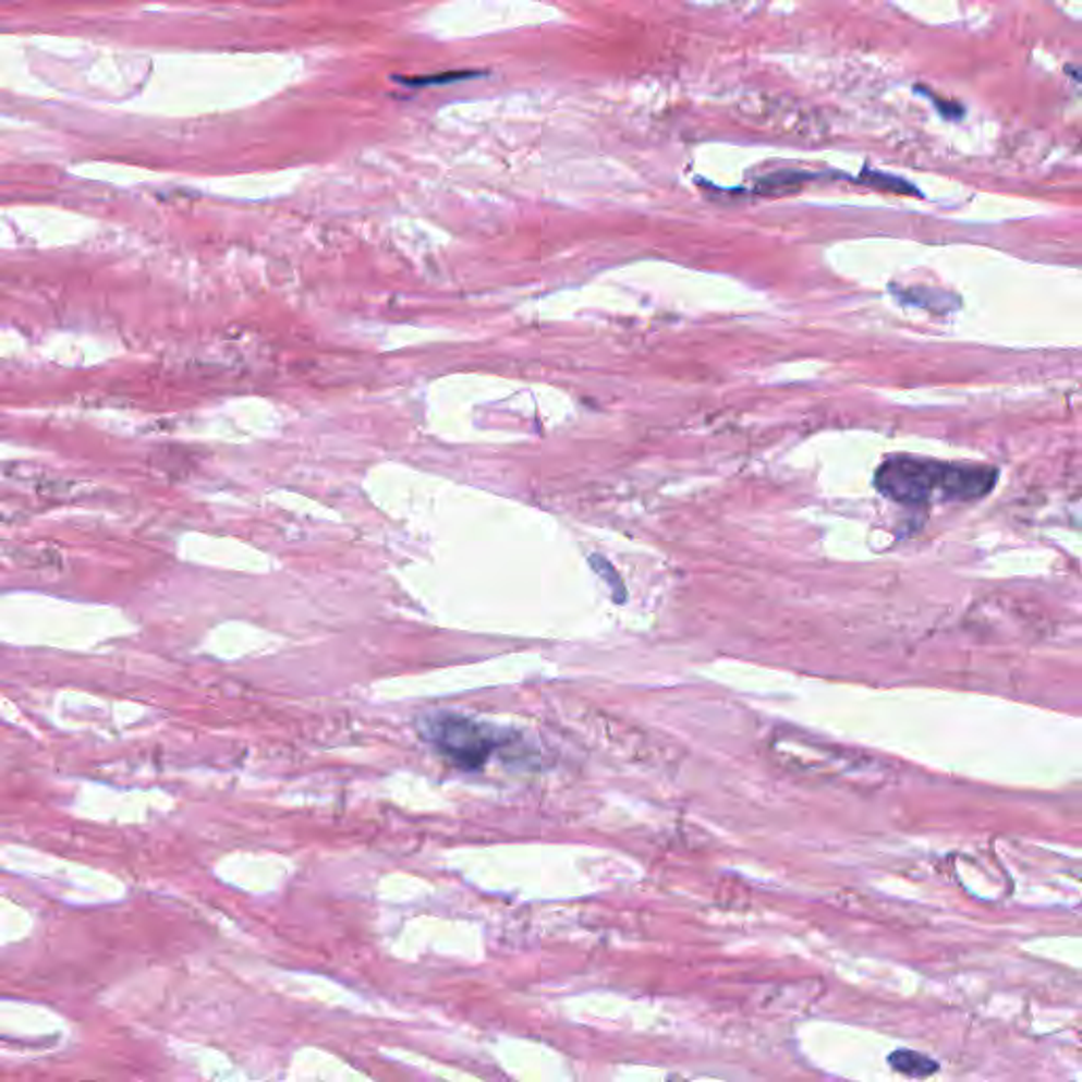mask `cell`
<instances>
[{"label":"cell","mask_w":1082,"mask_h":1082,"mask_svg":"<svg viewBox=\"0 0 1082 1082\" xmlns=\"http://www.w3.org/2000/svg\"><path fill=\"white\" fill-rule=\"evenodd\" d=\"M996 483V467L911 454L890 457L875 472V489L903 506L973 501L989 495Z\"/></svg>","instance_id":"cell-1"},{"label":"cell","mask_w":1082,"mask_h":1082,"mask_svg":"<svg viewBox=\"0 0 1082 1082\" xmlns=\"http://www.w3.org/2000/svg\"><path fill=\"white\" fill-rule=\"evenodd\" d=\"M421 732L445 757L465 769L483 768L499 746V735L490 726L451 713L425 717Z\"/></svg>","instance_id":"cell-2"},{"label":"cell","mask_w":1082,"mask_h":1082,"mask_svg":"<svg viewBox=\"0 0 1082 1082\" xmlns=\"http://www.w3.org/2000/svg\"><path fill=\"white\" fill-rule=\"evenodd\" d=\"M890 1066L905 1074V1077H913V1079H928L933 1074H937L939 1070V1063L917 1050H908V1048H899L895 1053H890L888 1057Z\"/></svg>","instance_id":"cell-3"},{"label":"cell","mask_w":1082,"mask_h":1082,"mask_svg":"<svg viewBox=\"0 0 1082 1082\" xmlns=\"http://www.w3.org/2000/svg\"><path fill=\"white\" fill-rule=\"evenodd\" d=\"M593 562L596 564L594 569H596V571H598V573H600L607 582H611L609 586H613V588H616V598H618V603H622V600H624V596H627V593H624V588H622V584H620V578L613 573L611 564H609V562H605L603 559H598V557H593Z\"/></svg>","instance_id":"cell-4"},{"label":"cell","mask_w":1082,"mask_h":1082,"mask_svg":"<svg viewBox=\"0 0 1082 1082\" xmlns=\"http://www.w3.org/2000/svg\"><path fill=\"white\" fill-rule=\"evenodd\" d=\"M467 76H474V72H449V74L434 76V78H413L411 83L413 85H425V83H431V81H454V78H467Z\"/></svg>","instance_id":"cell-5"}]
</instances>
